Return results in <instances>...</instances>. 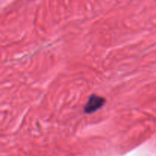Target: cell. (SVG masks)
Listing matches in <instances>:
<instances>
[{
    "mask_svg": "<svg viewBox=\"0 0 156 156\" xmlns=\"http://www.w3.org/2000/svg\"><path fill=\"white\" fill-rule=\"evenodd\" d=\"M105 103V100L103 97L98 95H91L88 98V102L85 105L84 111L87 114H91L95 112L96 111L100 109L104 106Z\"/></svg>",
    "mask_w": 156,
    "mask_h": 156,
    "instance_id": "obj_1",
    "label": "cell"
}]
</instances>
